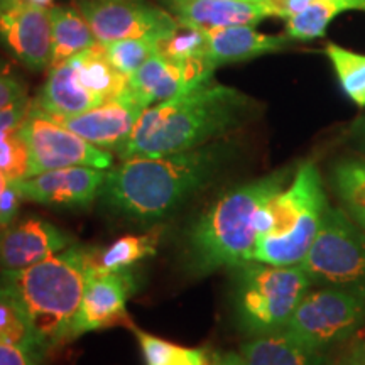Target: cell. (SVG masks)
<instances>
[{"instance_id":"6da1fadb","label":"cell","mask_w":365,"mask_h":365,"mask_svg":"<svg viewBox=\"0 0 365 365\" xmlns=\"http://www.w3.org/2000/svg\"><path fill=\"white\" fill-rule=\"evenodd\" d=\"M235 145L227 139L159 158L125 159L105 175L102 203L117 217L150 225L208 188L228 166Z\"/></svg>"},{"instance_id":"7a4b0ae2","label":"cell","mask_w":365,"mask_h":365,"mask_svg":"<svg viewBox=\"0 0 365 365\" xmlns=\"http://www.w3.org/2000/svg\"><path fill=\"white\" fill-rule=\"evenodd\" d=\"M261 103L244 91L207 83L145 108L118 159L159 158L202 148L239 132L261 113Z\"/></svg>"},{"instance_id":"3957f363","label":"cell","mask_w":365,"mask_h":365,"mask_svg":"<svg viewBox=\"0 0 365 365\" xmlns=\"http://www.w3.org/2000/svg\"><path fill=\"white\" fill-rule=\"evenodd\" d=\"M291 168L277 170L259 180L227 191L193 222L181 245L186 274L208 276L222 267L249 262L274 195L289 182Z\"/></svg>"},{"instance_id":"277c9868","label":"cell","mask_w":365,"mask_h":365,"mask_svg":"<svg viewBox=\"0 0 365 365\" xmlns=\"http://www.w3.org/2000/svg\"><path fill=\"white\" fill-rule=\"evenodd\" d=\"M93 249L70 247L19 271H0V286L19 299L29 314L43 352L71 341L91 267Z\"/></svg>"},{"instance_id":"5b68a950","label":"cell","mask_w":365,"mask_h":365,"mask_svg":"<svg viewBox=\"0 0 365 365\" xmlns=\"http://www.w3.org/2000/svg\"><path fill=\"white\" fill-rule=\"evenodd\" d=\"M328 198L317 164L304 161L293 180L269 200L266 218L250 261L269 266H299L325 220Z\"/></svg>"},{"instance_id":"8992f818","label":"cell","mask_w":365,"mask_h":365,"mask_svg":"<svg viewBox=\"0 0 365 365\" xmlns=\"http://www.w3.org/2000/svg\"><path fill=\"white\" fill-rule=\"evenodd\" d=\"M235 269V314L240 330L261 336L284 330L313 282L299 266L249 261Z\"/></svg>"},{"instance_id":"52a82bcc","label":"cell","mask_w":365,"mask_h":365,"mask_svg":"<svg viewBox=\"0 0 365 365\" xmlns=\"http://www.w3.org/2000/svg\"><path fill=\"white\" fill-rule=\"evenodd\" d=\"M365 322V286H325L309 289L284 330L313 349L349 339Z\"/></svg>"},{"instance_id":"ba28073f","label":"cell","mask_w":365,"mask_h":365,"mask_svg":"<svg viewBox=\"0 0 365 365\" xmlns=\"http://www.w3.org/2000/svg\"><path fill=\"white\" fill-rule=\"evenodd\" d=\"M299 267L313 284L365 286V232L344 208L330 207Z\"/></svg>"},{"instance_id":"9c48e42d","label":"cell","mask_w":365,"mask_h":365,"mask_svg":"<svg viewBox=\"0 0 365 365\" xmlns=\"http://www.w3.org/2000/svg\"><path fill=\"white\" fill-rule=\"evenodd\" d=\"M19 130L29 149V176L73 166H88L105 171L112 168L110 150L97 148L63 127L34 103H31L29 113Z\"/></svg>"},{"instance_id":"30bf717a","label":"cell","mask_w":365,"mask_h":365,"mask_svg":"<svg viewBox=\"0 0 365 365\" xmlns=\"http://www.w3.org/2000/svg\"><path fill=\"white\" fill-rule=\"evenodd\" d=\"M78 9L100 44L127 38L163 39L180 26L166 9L143 0H80Z\"/></svg>"},{"instance_id":"8fae6325","label":"cell","mask_w":365,"mask_h":365,"mask_svg":"<svg viewBox=\"0 0 365 365\" xmlns=\"http://www.w3.org/2000/svg\"><path fill=\"white\" fill-rule=\"evenodd\" d=\"M0 44L31 71L51 66L49 9L31 6L24 0H0Z\"/></svg>"},{"instance_id":"7c38bea8","label":"cell","mask_w":365,"mask_h":365,"mask_svg":"<svg viewBox=\"0 0 365 365\" xmlns=\"http://www.w3.org/2000/svg\"><path fill=\"white\" fill-rule=\"evenodd\" d=\"M135 287V279L129 269L117 272H98L90 267L83 299L73 322L71 340L78 339L85 333L117 325L134 327L125 304Z\"/></svg>"},{"instance_id":"4fadbf2b","label":"cell","mask_w":365,"mask_h":365,"mask_svg":"<svg viewBox=\"0 0 365 365\" xmlns=\"http://www.w3.org/2000/svg\"><path fill=\"white\" fill-rule=\"evenodd\" d=\"M105 170L73 166L29 176L14 185L24 200L53 207L83 208L100 196L105 182Z\"/></svg>"},{"instance_id":"5bb4252c","label":"cell","mask_w":365,"mask_h":365,"mask_svg":"<svg viewBox=\"0 0 365 365\" xmlns=\"http://www.w3.org/2000/svg\"><path fill=\"white\" fill-rule=\"evenodd\" d=\"M145 108L129 93L70 117H53L63 127L83 137L97 148L117 150L129 139Z\"/></svg>"},{"instance_id":"9a60e30c","label":"cell","mask_w":365,"mask_h":365,"mask_svg":"<svg viewBox=\"0 0 365 365\" xmlns=\"http://www.w3.org/2000/svg\"><path fill=\"white\" fill-rule=\"evenodd\" d=\"M73 240L53 223L38 217L11 223L0 230V271H19L53 257Z\"/></svg>"},{"instance_id":"2e32d148","label":"cell","mask_w":365,"mask_h":365,"mask_svg":"<svg viewBox=\"0 0 365 365\" xmlns=\"http://www.w3.org/2000/svg\"><path fill=\"white\" fill-rule=\"evenodd\" d=\"M180 24L210 31L232 26H257L272 14L264 4L230 0H158Z\"/></svg>"},{"instance_id":"e0dca14e","label":"cell","mask_w":365,"mask_h":365,"mask_svg":"<svg viewBox=\"0 0 365 365\" xmlns=\"http://www.w3.org/2000/svg\"><path fill=\"white\" fill-rule=\"evenodd\" d=\"M203 33L207 39V54L217 66L279 53L293 41L286 34H262L255 31L254 26L218 27V29L203 31Z\"/></svg>"},{"instance_id":"ac0fdd59","label":"cell","mask_w":365,"mask_h":365,"mask_svg":"<svg viewBox=\"0 0 365 365\" xmlns=\"http://www.w3.org/2000/svg\"><path fill=\"white\" fill-rule=\"evenodd\" d=\"M127 90L144 108H149L191 90V85L181 61L156 53L129 76Z\"/></svg>"},{"instance_id":"d6986e66","label":"cell","mask_w":365,"mask_h":365,"mask_svg":"<svg viewBox=\"0 0 365 365\" xmlns=\"http://www.w3.org/2000/svg\"><path fill=\"white\" fill-rule=\"evenodd\" d=\"M33 103L51 117H70L98 107L103 102L85 88L75 68L66 61L51 66V71Z\"/></svg>"},{"instance_id":"ffe728a7","label":"cell","mask_w":365,"mask_h":365,"mask_svg":"<svg viewBox=\"0 0 365 365\" xmlns=\"http://www.w3.org/2000/svg\"><path fill=\"white\" fill-rule=\"evenodd\" d=\"M245 365H323L325 352L294 339L286 330L254 336L242 345Z\"/></svg>"},{"instance_id":"44dd1931","label":"cell","mask_w":365,"mask_h":365,"mask_svg":"<svg viewBox=\"0 0 365 365\" xmlns=\"http://www.w3.org/2000/svg\"><path fill=\"white\" fill-rule=\"evenodd\" d=\"M53 38L51 66L70 61L76 54L98 44L93 31L80 9L53 6L49 9Z\"/></svg>"},{"instance_id":"7402d4cb","label":"cell","mask_w":365,"mask_h":365,"mask_svg":"<svg viewBox=\"0 0 365 365\" xmlns=\"http://www.w3.org/2000/svg\"><path fill=\"white\" fill-rule=\"evenodd\" d=\"M70 63L85 88L90 90L103 103L118 98L127 88L129 78L112 65L103 44L98 43L93 48L76 54L70 59Z\"/></svg>"},{"instance_id":"603a6c76","label":"cell","mask_w":365,"mask_h":365,"mask_svg":"<svg viewBox=\"0 0 365 365\" xmlns=\"http://www.w3.org/2000/svg\"><path fill=\"white\" fill-rule=\"evenodd\" d=\"M346 11L365 12V0H313L308 7L286 21V36L293 41L323 38L331 21Z\"/></svg>"},{"instance_id":"cb8c5ba5","label":"cell","mask_w":365,"mask_h":365,"mask_svg":"<svg viewBox=\"0 0 365 365\" xmlns=\"http://www.w3.org/2000/svg\"><path fill=\"white\" fill-rule=\"evenodd\" d=\"M159 234L150 232L143 235H127L107 245L103 250H95L91 255V267L98 272L125 271L139 261L156 254Z\"/></svg>"},{"instance_id":"d4e9b609","label":"cell","mask_w":365,"mask_h":365,"mask_svg":"<svg viewBox=\"0 0 365 365\" xmlns=\"http://www.w3.org/2000/svg\"><path fill=\"white\" fill-rule=\"evenodd\" d=\"M331 185L344 210L365 232V159H344L331 170Z\"/></svg>"},{"instance_id":"484cf974","label":"cell","mask_w":365,"mask_h":365,"mask_svg":"<svg viewBox=\"0 0 365 365\" xmlns=\"http://www.w3.org/2000/svg\"><path fill=\"white\" fill-rule=\"evenodd\" d=\"M0 344L24 346L44 354L38 333L19 299L0 286Z\"/></svg>"},{"instance_id":"4316f807","label":"cell","mask_w":365,"mask_h":365,"mask_svg":"<svg viewBox=\"0 0 365 365\" xmlns=\"http://www.w3.org/2000/svg\"><path fill=\"white\" fill-rule=\"evenodd\" d=\"M325 53L335 70L344 93L357 107H365V54L350 51L335 43H328Z\"/></svg>"},{"instance_id":"83f0119b","label":"cell","mask_w":365,"mask_h":365,"mask_svg":"<svg viewBox=\"0 0 365 365\" xmlns=\"http://www.w3.org/2000/svg\"><path fill=\"white\" fill-rule=\"evenodd\" d=\"M105 53L113 66L129 78L140 66L158 53V39L127 38L103 44Z\"/></svg>"},{"instance_id":"f1b7e54d","label":"cell","mask_w":365,"mask_h":365,"mask_svg":"<svg viewBox=\"0 0 365 365\" xmlns=\"http://www.w3.org/2000/svg\"><path fill=\"white\" fill-rule=\"evenodd\" d=\"M158 53L175 61L203 56L207 54L205 33L196 27L180 24L166 38L158 39Z\"/></svg>"},{"instance_id":"f546056e","label":"cell","mask_w":365,"mask_h":365,"mask_svg":"<svg viewBox=\"0 0 365 365\" xmlns=\"http://www.w3.org/2000/svg\"><path fill=\"white\" fill-rule=\"evenodd\" d=\"M0 173L9 182L29 176V149L19 129L0 139Z\"/></svg>"},{"instance_id":"4dcf8cb0","label":"cell","mask_w":365,"mask_h":365,"mask_svg":"<svg viewBox=\"0 0 365 365\" xmlns=\"http://www.w3.org/2000/svg\"><path fill=\"white\" fill-rule=\"evenodd\" d=\"M24 97H27L24 80L9 63L0 61V110Z\"/></svg>"},{"instance_id":"1f68e13d","label":"cell","mask_w":365,"mask_h":365,"mask_svg":"<svg viewBox=\"0 0 365 365\" xmlns=\"http://www.w3.org/2000/svg\"><path fill=\"white\" fill-rule=\"evenodd\" d=\"M31 103H33V100L29 97H24L0 110V139L11 134L16 129H19L26 115L29 113Z\"/></svg>"},{"instance_id":"d6a6232c","label":"cell","mask_w":365,"mask_h":365,"mask_svg":"<svg viewBox=\"0 0 365 365\" xmlns=\"http://www.w3.org/2000/svg\"><path fill=\"white\" fill-rule=\"evenodd\" d=\"M43 355L33 349L0 344V365H43Z\"/></svg>"},{"instance_id":"836d02e7","label":"cell","mask_w":365,"mask_h":365,"mask_svg":"<svg viewBox=\"0 0 365 365\" xmlns=\"http://www.w3.org/2000/svg\"><path fill=\"white\" fill-rule=\"evenodd\" d=\"M22 200L24 198L14 182H9L6 188L0 191V230L7 228L16 220Z\"/></svg>"},{"instance_id":"e575fe53","label":"cell","mask_w":365,"mask_h":365,"mask_svg":"<svg viewBox=\"0 0 365 365\" xmlns=\"http://www.w3.org/2000/svg\"><path fill=\"white\" fill-rule=\"evenodd\" d=\"M313 0H262V4L271 11L272 17H281V19H291L308 7Z\"/></svg>"},{"instance_id":"d590c367","label":"cell","mask_w":365,"mask_h":365,"mask_svg":"<svg viewBox=\"0 0 365 365\" xmlns=\"http://www.w3.org/2000/svg\"><path fill=\"white\" fill-rule=\"evenodd\" d=\"M212 354L207 349H185L181 346L176 359L170 365H210Z\"/></svg>"},{"instance_id":"8d00e7d4","label":"cell","mask_w":365,"mask_h":365,"mask_svg":"<svg viewBox=\"0 0 365 365\" xmlns=\"http://www.w3.org/2000/svg\"><path fill=\"white\" fill-rule=\"evenodd\" d=\"M210 365H245V360L239 352H212Z\"/></svg>"},{"instance_id":"74e56055","label":"cell","mask_w":365,"mask_h":365,"mask_svg":"<svg viewBox=\"0 0 365 365\" xmlns=\"http://www.w3.org/2000/svg\"><path fill=\"white\" fill-rule=\"evenodd\" d=\"M346 365H365V336L355 341L352 349H350Z\"/></svg>"},{"instance_id":"f35d334b","label":"cell","mask_w":365,"mask_h":365,"mask_svg":"<svg viewBox=\"0 0 365 365\" xmlns=\"http://www.w3.org/2000/svg\"><path fill=\"white\" fill-rule=\"evenodd\" d=\"M350 139L365 154V118H359L350 130Z\"/></svg>"},{"instance_id":"ab89813d","label":"cell","mask_w":365,"mask_h":365,"mask_svg":"<svg viewBox=\"0 0 365 365\" xmlns=\"http://www.w3.org/2000/svg\"><path fill=\"white\" fill-rule=\"evenodd\" d=\"M24 2L31 4V6H36V7H43V9H51L54 0H24Z\"/></svg>"},{"instance_id":"60d3db41","label":"cell","mask_w":365,"mask_h":365,"mask_svg":"<svg viewBox=\"0 0 365 365\" xmlns=\"http://www.w3.org/2000/svg\"><path fill=\"white\" fill-rule=\"evenodd\" d=\"M7 185H9V181L6 180V176H4L2 173H0V191H2L4 188H6Z\"/></svg>"},{"instance_id":"b9f144b4","label":"cell","mask_w":365,"mask_h":365,"mask_svg":"<svg viewBox=\"0 0 365 365\" xmlns=\"http://www.w3.org/2000/svg\"><path fill=\"white\" fill-rule=\"evenodd\" d=\"M230 2H249V4H262V0H230Z\"/></svg>"}]
</instances>
